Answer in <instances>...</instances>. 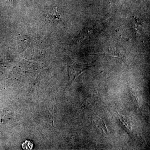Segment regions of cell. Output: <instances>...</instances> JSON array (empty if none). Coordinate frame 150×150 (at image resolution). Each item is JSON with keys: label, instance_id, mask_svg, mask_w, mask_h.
<instances>
[{"label": "cell", "instance_id": "5b68a950", "mask_svg": "<svg viewBox=\"0 0 150 150\" xmlns=\"http://www.w3.org/2000/svg\"><path fill=\"white\" fill-rule=\"evenodd\" d=\"M100 128H101V129H102L103 131V133H104L105 134H106V133H105V131H104V130H103V128L102 127H101V126H100Z\"/></svg>", "mask_w": 150, "mask_h": 150}, {"label": "cell", "instance_id": "3957f363", "mask_svg": "<svg viewBox=\"0 0 150 150\" xmlns=\"http://www.w3.org/2000/svg\"><path fill=\"white\" fill-rule=\"evenodd\" d=\"M99 118H100V117H99ZM100 118V119H101V120H102V121H103V122H104L105 126V128H106V130H107L108 132V133H110V132H109V131H108V129L107 126H106V123H105V121H104V120H102V119H101V118Z\"/></svg>", "mask_w": 150, "mask_h": 150}, {"label": "cell", "instance_id": "8992f818", "mask_svg": "<svg viewBox=\"0 0 150 150\" xmlns=\"http://www.w3.org/2000/svg\"><path fill=\"white\" fill-rule=\"evenodd\" d=\"M124 121L125 122V123H126V125H127V126H129V125H128V123H127V122H126V121H125V120L124 119Z\"/></svg>", "mask_w": 150, "mask_h": 150}, {"label": "cell", "instance_id": "7a4b0ae2", "mask_svg": "<svg viewBox=\"0 0 150 150\" xmlns=\"http://www.w3.org/2000/svg\"><path fill=\"white\" fill-rule=\"evenodd\" d=\"M22 147L24 150H32L33 148V144L30 141L26 140L21 144Z\"/></svg>", "mask_w": 150, "mask_h": 150}, {"label": "cell", "instance_id": "277c9868", "mask_svg": "<svg viewBox=\"0 0 150 150\" xmlns=\"http://www.w3.org/2000/svg\"><path fill=\"white\" fill-rule=\"evenodd\" d=\"M119 119H120V121H121V122H122V123H123V125H124V126H125V127H126V128H127V129H129V127H128V126H126V125H125V123H124V122H123V121H122V120H121V118H119Z\"/></svg>", "mask_w": 150, "mask_h": 150}, {"label": "cell", "instance_id": "6da1fadb", "mask_svg": "<svg viewBox=\"0 0 150 150\" xmlns=\"http://www.w3.org/2000/svg\"><path fill=\"white\" fill-rule=\"evenodd\" d=\"M61 18V15L57 11L54 10L52 12L48 14V18L51 23H55L60 20Z\"/></svg>", "mask_w": 150, "mask_h": 150}]
</instances>
